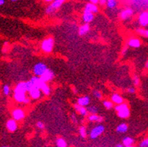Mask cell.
Segmentation results:
<instances>
[{
  "mask_svg": "<svg viewBox=\"0 0 148 147\" xmlns=\"http://www.w3.org/2000/svg\"><path fill=\"white\" fill-rule=\"evenodd\" d=\"M115 110L117 112L118 117L121 119H127L130 116V110L128 104L126 103H122L120 104H116Z\"/></svg>",
  "mask_w": 148,
  "mask_h": 147,
  "instance_id": "1",
  "label": "cell"
},
{
  "mask_svg": "<svg viewBox=\"0 0 148 147\" xmlns=\"http://www.w3.org/2000/svg\"><path fill=\"white\" fill-rule=\"evenodd\" d=\"M53 46H54V40H53V38L49 37L42 41L41 47L45 53H50L53 50Z\"/></svg>",
  "mask_w": 148,
  "mask_h": 147,
  "instance_id": "2",
  "label": "cell"
},
{
  "mask_svg": "<svg viewBox=\"0 0 148 147\" xmlns=\"http://www.w3.org/2000/svg\"><path fill=\"white\" fill-rule=\"evenodd\" d=\"M47 69V66L45 64L42 63V62H39L36 65H35V66L33 67V73H34L35 75L40 77Z\"/></svg>",
  "mask_w": 148,
  "mask_h": 147,
  "instance_id": "3",
  "label": "cell"
},
{
  "mask_svg": "<svg viewBox=\"0 0 148 147\" xmlns=\"http://www.w3.org/2000/svg\"><path fill=\"white\" fill-rule=\"evenodd\" d=\"M104 131H105V127L103 125H97V126H95L90 131V138L93 140L96 139Z\"/></svg>",
  "mask_w": 148,
  "mask_h": 147,
  "instance_id": "4",
  "label": "cell"
},
{
  "mask_svg": "<svg viewBox=\"0 0 148 147\" xmlns=\"http://www.w3.org/2000/svg\"><path fill=\"white\" fill-rule=\"evenodd\" d=\"M40 77L41 78V80H42L43 81L45 82V83H47V82L53 80V77H54V73H53L51 69L47 68V69L40 76Z\"/></svg>",
  "mask_w": 148,
  "mask_h": 147,
  "instance_id": "5",
  "label": "cell"
},
{
  "mask_svg": "<svg viewBox=\"0 0 148 147\" xmlns=\"http://www.w3.org/2000/svg\"><path fill=\"white\" fill-rule=\"evenodd\" d=\"M12 117L16 121L22 120L25 117V112L21 108H16L12 111Z\"/></svg>",
  "mask_w": 148,
  "mask_h": 147,
  "instance_id": "6",
  "label": "cell"
},
{
  "mask_svg": "<svg viewBox=\"0 0 148 147\" xmlns=\"http://www.w3.org/2000/svg\"><path fill=\"white\" fill-rule=\"evenodd\" d=\"M133 15V11L131 8H126L120 12V17L122 21H126Z\"/></svg>",
  "mask_w": 148,
  "mask_h": 147,
  "instance_id": "7",
  "label": "cell"
},
{
  "mask_svg": "<svg viewBox=\"0 0 148 147\" xmlns=\"http://www.w3.org/2000/svg\"><path fill=\"white\" fill-rule=\"evenodd\" d=\"M138 22L141 26H147L148 25V11L142 12L138 17Z\"/></svg>",
  "mask_w": 148,
  "mask_h": 147,
  "instance_id": "8",
  "label": "cell"
},
{
  "mask_svg": "<svg viewBox=\"0 0 148 147\" xmlns=\"http://www.w3.org/2000/svg\"><path fill=\"white\" fill-rule=\"evenodd\" d=\"M29 96L31 97V98L36 100V99H39L41 95V90L39 87L35 86L29 92Z\"/></svg>",
  "mask_w": 148,
  "mask_h": 147,
  "instance_id": "9",
  "label": "cell"
},
{
  "mask_svg": "<svg viewBox=\"0 0 148 147\" xmlns=\"http://www.w3.org/2000/svg\"><path fill=\"white\" fill-rule=\"evenodd\" d=\"M6 128L10 132H14L17 129V123L14 119H9L6 122Z\"/></svg>",
  "mask_w": 148,
  "mask_h": 147,
  "instance_id": "10",
  "label": "cell"
},
{
  "mask_svg": "<svg viewBox=\"0 0 148 147\" xmlns=\"http://www.w3.org/2000/svg\"><path fill=\"white\" fill-rule=\"evenodd\" d=\"M141 44V41L137 38H131L127 41V45L131 47H133V48H138Z\"/></svg>",
  "mask_w": 148,
  "mask_h": 147,
  "instance_id": "11",
  "label": "cell"
},
{
  "mask_svg": "<svg viewBox=\"0 0 148 147\" xmlns=\"http://www.w3.org/2000/svg\"><path fill=\"white\" fill-rule=\"evenodd\" d=\"M93 18H94L93 13L90 12V11H88L84 10V11H83V21H84V22L89 23L93 21Z\"/></svg>",
  "mask_w": 148,
  "mask_h": 147,
  "instance_id": "12",
  "label": "cell"
},
{
  "mask_svg": "<svg viewBox=\"0 0 148 147\" xmlns=\"http://www.w3.org/2000/svg\"><path fill=\"white\" fill-rule=\"evenodd\" d=\"M27 92V83L26 82H20L14 88V92Z\"/></svg>",
  "mask_w": 148,
  "mask_h": 147,
  "instance_id": "13",
  "label": "cell"
},
{
  "mask_svg": "<svg viewBox=\"0 0 148 147\" xmlns=\"http://www.w3.org/2000/svg\"><path fill=\"white\" fill-rule=\"evenodd\" d=\"M89 102H90V98H89V96L85 95V96H82L81 98H79L77 99V104H78L81 106L86 107L89 105Z\"/></svg>",
  "mask_w": 148,
  "mask_h": 147,
  "instance_id": "14",
  "label": "cell"
},
{
  "mask_svg": "<svg viewBox=\"0 0 148 147\" xmlns=\"http://www.w3.org/2000/svg\"><path fill=\"white\" fill-rule=\"evenodd\" d=\"M74 107H75V110H76V111H77L79 114H81V116H83V117H86V116L88 114L87 109L85 107L81 106V105H79L78 104H75V106Z\"/></svg>",
  "mask_w": 148,
  "mask_h": 147,
  "instance_id": "15",
  "label": "cell"
},
{
  "mask_svg": "<svg viewBox=\"0 0 148 147\" xmlns=\"http://www.w3.org/2000/svg\"><path fill=\"white\" fill-rule=\"evenodd\" d=\"M84 10L95 14V13H98V11H99V8L96 5V4H93L92 2H89V3H87V4L86 5Z\"/></svg>",
  "mask_w": 148,
  "mask_h": 147,
  "instance_id": "16",
  "label": "cell"
},
{
  "mask_svg": "<svg viewBox=\"0 0 148 147\" xmlns=\"http://www.w3.org/2000/svg\"><path fill=\"white\" fill-rule=\"evenodd\" d=\"M89 29H90V26H89V24L87 23H85V24H83V26L79 27V29H78V34H79L81 36H83V35H86L87 33L89 32Z\"/></svg>",
  "mask_w": 148,
  "mask_h": 147,
  "instance_id": "17",
  "label": "cell"
},
{
  "mask_svg": "<svg viewBox=\"0 0 148 147\" xmlns=\"http://www.w3.org/2000/svg\"><path fill=\"white\" fill-rule=\"evenodd\" d=\"M14 98L17 102L23 103L26 98V93L25 92H14Z\"/></svg>",
  "mask_w": 148,
  "mask_h": 147,
  "instance_id": "18",
  "label": "cell"
},
{
  "mask_svg": "<svg viewBox=\"0 0 148 147\" xmlns=\"http://www.w3.org/2000/svg\"><path fill=\"white\" fill-rule=\"evenodd\" d=\"M30 80L34 83L35 86H36V87H39V89L41 88V86H42V84L45 83V82L41 80V78L39 76L36 75H35L34 77H33L31 78Z\"/></svg>",
  "mask_w": 148,
  "mask_h": 147,
  "instance_id": "19",
  "label": "cell"
},
{
  "mask_svg": "<svg viewBox=\"0 0 148 147\" xmlns=\"http://www.w3.org/2000/svg\"><path fill=\"white\" fill-rule=\"evenodd\" d=\"M111 101L116 104H120L123 103L124 99L119 94H114L111 96Z\"/></svg>",
  "mask_w": 148,
  "mask_h": 147,
  "instance_id": "20",
  "label": "cell"
},
{
  "mask_svg": "<svg viewBox=\"0 0 148 147\" xmlns=\"http://www.w3.org/2000/svg\"><path fill=\"white\" fill-rule=\"evenodd\" d=\"M65 1H66V0H54L53 2H51L50 6H51V8H53V9H55V10H57V9H58Z\"/></svg>",
  "mask_w": 148,
  "mask_h": 147,
  "instance_id": "21",
  "label": "cell"
},
{
  "mask_svg": "<svg viewBox=\"0 0 148 147\" xmlns=\"http://www.w3.org/2000/svg\"><path fill=\"white\" fill-rule=\"evenodd\" d=\"M41 92L45 95H49L51 94V88L49 87V86L47 84V83H44L42 84V86H41Z\"/></svg>",
  "mask_w": 148,
  "mask_h": 147,
  "instance_id": "22",
  "label": "cell"
},
{
  "mask_svg": "<svg viewBox=\"0 0 148 147\" xmlns=\"http://www.w3.org/2000/svg\"><path fill=\"white\" fill-rule=\"evenodd\" d=\"M88 119L90 122H101L103 121V117L98 116L96 114H91L88 117Z\"/></svg>",
  "mask_w": 148,
  "mask_h": 147,
  "instance_id": "23",
  "label": "cell"
},
{
  "mask_svg": "<svg viewBox=\"0 0 148 147\" xmlns=\"http://www.w3.org/2000/svg\"><path fill=\"white\" fill-rule=\"evenodd\" d=\"M123 144L124 146L131 147L134 144V140L132 139V137H126L123 140Z\"/></svg>",
  "mask_w": 148,
  "mask_h": 147,
  "instance_id": "24",
  "label": "cell"
},
{
  "mask_svg": "<svg viewBox=\"0 0 148 147\" xmlns=\"http://www.w3.org/2000/svg\"><path fill=\"white\" fill-rule=\"evenodd\" d=\"M116 131L118 133H126L128 131V125H126V123H122L117 127Z\"/></svg>",
  "mask_w": 148,
  "mask_h": 147,
  "instance_id": "25",
  "label": "cell"
},
{
  "mask_svg": "<svg viewBox=\"0 0 148 147\" xmlns=\"http://www.w3.org/2000/svg\"><path fill=\"white\" fill-rule=\"evenodd\" d=\"M136 32L138 33V35L148 38V29H143V28H138V29H136Z\"/></svg>",
  "mask_w": 148,
  "mask_h": 147,
  "instance_id": "26",
  "label": "cell"
},
{
  "mask_svg": "<svg viewBox=\"0 0 148 147\" xmlns=\"http://www.w3.org/2000/svg\"><path fill=\"white\" fill-rule=\"evenodd\" d=\"M106 5L108 8L113 9V8H116V6L117 5V0H107L106 1Z\"/></svg>",
  "mask_w": 148,
  "mask_h": 147,
  "instance_id": "27",
  "label": "cell"
},
{
  "mask_svg": "<svg viewBox=\"0 0 148 147\" xmlns=\"http://www.w3.org/2000/svg\"><path fill=\"white\" fill-rule=\"evenodd\" d=\"M56 144H57V146L58 147H66L67 146V143L65 142V140L63 138H58L57 139L56 141Z\"/></svg>",
  "mask_w": 148,
  "mask_h": 147,
  "instance_id": "28",
  "label": "cell"
},
{
  "mask_svg": "<svg viewBox=\"0 0 148 147\" xmlns=\"http://www.w3.org/2000/svg\"><path fill=\"white\" fill-rule=\"evenodd\" d=\"M79 133H80V135H81V137H83V138H85V137H87V129H86V128L84 126L80 127Z\"/></svg>",
  "mask_w": 148,
  "mask_h": 147,
  "instance_id": "29",
  "label": "cell"
},
{
  "mask_svg": "<svg viewBox=\"0 0 148 147\" xmlns=\"http://www.w3.org/2000/svg\"><path fill=\"white\" fill-rule=\"evenodd\" d=\"M87 111L88 113H89L90 114H96L98 112V108H97V107H95V106H89L87 108Z\"/></svg>",
  "mask_w": 148,
  "mask_h": 147,
  "instance_id": "30",
  "label": "cell"
},
{
  "mask_svg": "<svg viewBox=\"0 0 148 147\" xmlns=\"http://www.w3.org/2000/svg\"><path fill=\"white\" fill-rule=\"evenodd\" d=\"M103 105L107 110H110V109H111L113 107V102L111 101L105 100L103 101Z\"/></svg>",
  "mask_w": 148,
  "mask_h": 147,
  "instance_id": "31",
  "label": "cell"
},
{
  "mask_svg": "<svg viewBox=\"0 0 148 147\" xmlns=\"http://www.w3.org/2000/svg\"><path fill=\"white\" fill-rule=\"evenodd\" d=\"M26 83H27V92H29L33 88V87H35V85L34 83H33V82L31 81V80H29V81H27L26 82Z\"/></svg>",
  "mask_w": 148,
  "mask_h": 147,
  "instance_id": "32",
  "label": "cell"
},
{
  "mask_svg": "<svg viewBox=\"0 0 148 147\" xmlns=\"http://www.w3.org/2000/svg\"><path fill=\"white\" fill-rule=\"evenodd\" d=\"M11 89L10 87H9V86H8V85H5V86H3V93H4L5 95H9Z\"/></svg>",
  "mask_w": 148,
  "mask_h": 147,
  "instance_id": "33",
  "label": "cell"
},
{
  "mask_svg": "<svg viewBox=\"0 0 148 147\" xmlns=\"http://www.w3.org/2000/svg\"><path fill=\"white\" fill-rule=\"evenodd\" d=\"M93 95L95 98H98V99H101L102 98V94H101V92L99 90H95L93 92Z\"/></svg>",
  "mask_w": 148,
  "mask_h": 147,
  "instance_id": "34",
  "label": "cell"
},
{
  "mask_svg": "<svg viewBox=\"0 0 148 147\" xmlns=\"http://www.w3.org/2000/svg\"><path fill=\"white\" fill-rule=\"evenodd\" d=\"M133 83H134L135 86H138L139 83H140V79L138 77V76L135 75L133 77Z\"/></svg>",
  "mask_w": 148,
  "mask_h": 147,
  "instance_id": "35",
  "label": "cell"
},
{
  "mask_svg": "<svg viewBox=\"0 0 148 147\" xmlns=\"http://www.w3.org/2000/svg\"><path fill=\"white\" fill-rule=\"evenodd\" d=\"M46 11V14H47V15H51V14L54 13L55 11H56V10L53 9V8H51V7L49 5V6L46 8V11Z\"/></svg>",
  "mask_w": 148,
  "mask_h": 147,
  "instance_id": "36",
  "label": "cell"
},
{
  "mask_svg": "<svg viewBox=\"0 0 148 147\" xmlns=\"http://www.w3.org/2000/svg\"><path fill=\"white\" fill-rule=\"evenodd\" d=\"M140 146L141 147H148V137L144 139V140H142L141 142L140 143Z\"/></svg>",
  "mask_w": 148,
  "mask_h": 147,
  "instance_id": "37",
  "label": "cell"
},
{
  "mask_svg": "<svg viewBox=\"0 0 148 147\" xmlns=\"http://www.w3.org/2000/svg\"><path fill=\"white\" fill-rule=\"evenodd\" d=\"M36 126H37V128H39V129H41V130L45 129V124H44L43 122H37Z\"/></svg>",
  "mask_w": 148,
  "mask_h": 147,
  "instance_id": "38",
  "label": "cell"
},
{
  "mask_svg": "<svg viewBox=\"0 0 148 147\" xmlns=\"http://www.w3.org/2000/svg\"><path fill=\"white\" fill-rule=\"evenodd\" d=\"M127 92L130 93V94H133V93L135 92V89L133 88V87H129V88L127 89Z\"/></svg>",
  "mask_w": 148,
  "mask_h": 147,
  "instance_id": "39",
  "label": "cell"
},
{
  "mask_svg": "<svg viewBox=\"0 0 148 147\" xmlns=\"http://www.w3.org/2000/svg\"><path fill=\"white\" fill-rule=\"evenodd\" d=\"M30 101H31L30 98H29V97H26V98H25L24 101H23V103L24 104H28L30 103Z\"/></svg>",
  "mask_w": 148,
  "mask_h": 147,
  "instance_id": "40",
  "label": "cell"
},
{
  "mask_svg": "<svg viewBox=\"0 0 148 147\" xmlns=\"http://www.w3.org/2000/svg\"><path fill=\"white\" fill-rule=\"evenodd\" d=\"M71 120L73 121L74 123L77 124V117H76V116H75V114H72V116H71Z\"/></svg>",
  "mask_w": 148,
  "mask_h": 147,
  "instance_id": "41",
  "label": "cell"
},
{
  "mask_svg": "<svg viewBox=\"0 0 148 147\" xmlns=\"http://www.w3.org/2000/svg\"><path fill=\"white\" fill-rule=\"evenodd\" d=\"M106 1L107 0H99V3L100 5L103 6V5H105L106 4Z\"/></svg>",
  "mask_w": 148,
  "mask_h": 147,
  "instance_id": "42",
  "label": "cell"
},
{
  "mask_svg": "<svg viewBox=\"0 0 148 147\" xmlns=\"http://www.w3.org/2000/svg\"><path fill=\"white\" fill-rule=\"evenodd\" d=\"M126 51H127V46H125V47H123V50H122V55H125L126 53Z\"/></svg>",
  "mask_w": 148,
  "mask_h": 147,
  "instance_id": "43",
  "label": "cell"
},
{
  "mask_svg": "<svg viewBox=\"0 0 148 147\" xmlns=\"http://www.w3.org/2000/svg\"><path fill=\"white\" fill-rule=\"evenodd\" d=\"M89 2L93 3V4H98L99 3V0H89Z\"/></svg>",
  "mask_w": 148,
  "mask_h": 147,
  "instance_id": "44",
  "label": "cell"
},
{
  "mask_svg": "<svg viewBox=\"0 0 148 147\" xmlns=\"http://www.w3.org/2000/svg\"><path fill=\"white\" fill-rule=\"evenodd\" d=\"M5 4V0H0V6H2Z\"/></svg>",
  "mask_w": 148,
  "mask_h": 147,
  "instance_id": "45",
  "label": "cell"
},
{
  "mask_svg": "<svg viewBox=\"0 0 148 147\" xmlns=\"http://www.w3.org/2000/svg\"><path fill=\"white\" fill-rule=\"evenodd\" d=\"M72 90H73V92H74V93H75V94H77V89H76V88H73V89H72Z\"/></svg>",
  "mask_w": 148,
  "mask_h": 147,
  "instance_id": "46",
  "label": "cell"
},
{
  "mask_svg": "<svg viewBox=\"0 0 148 147\" xmlns=\"http://www.w3.org/2000/svg\"><path fill=\"white\" fill-rule=\"evenodd\" d=\"M45 1L46 2H53L54 0H45Z\"/></svg>",
  "mask_w": 148,
  "mask_h": 147,
  "instance_id": "47",
  "label": "cell"
},
{
  "mask_svg": "<svg viewBox=\"0 0 148 147\" xmlns=\"http://www.w3.org/2000/svg\"><path fill=\"white\" fill-rule=\"evenodd\" d=\"M123 145H122V144H117V147H123Z\"/></svg>",
  "mask_w": 148,
  "mask_h": 147,
  "instance_id": "48",
  "label": "cell"
},
{
  "mask_svg": "<svg viewBox=\"0 0 148 147\" xmlns=\"http://www.w3.org/2000/svg\"><path fill=\"white\" fill-rule=\"evenodd\" d=\"M145 66H146V68H147L148 69V60H147V62H146V65H145Z\"/></svg>",
  "mask_w": 148,
  "mask_h": 147,
  "instance_id": "49",
  "label": "cell"
},
{
  "mask_svg": "<svg viewBox=\"0 0 148 147\" xmlns=\"http://www.w3.org/2000/svg\"><path fill=\"white\" fill-rule=\"evenodd\" d=\"M11 2H17V1H18V0H10Z\"/></svg>",
  "mask_w": 148,
  "mask_h": 147,
  "instance_id": "50",
  "label": "cell"
}]
</instances>
